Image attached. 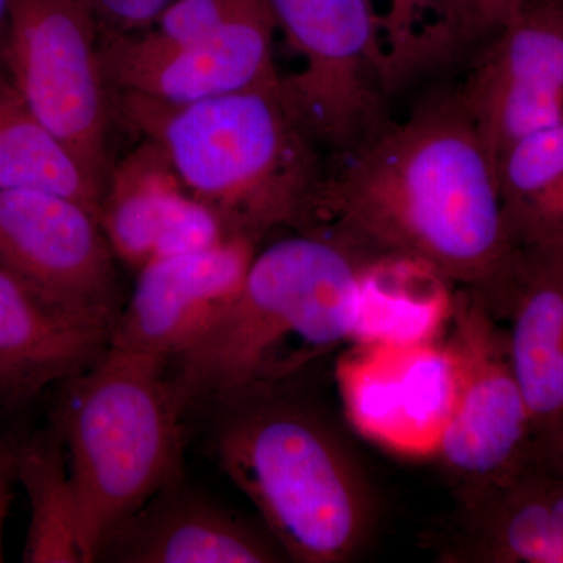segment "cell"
<instances>
[{"label":"cell","instance_id":"obj_17","mask_svg":"<svg viewBox=\"0 0 563 563\" xmlns=\"http://www.w3.org/2000/svg\"><path fill=\"white\" fill-rule=\"evenodd\" d=\"M111 332L58 309L0 268V390L10 398L76 379L110 346Z\"/></svg>","mask_w":563,"mask_h":563},{"label":"cell","instance_id":"obj_12","mask_svg":"<svg viewBox=\"0 0 563 563\" xmlns=\"http://www.w3.org/2000/svg\"><path fill=\"white\" fill-rule=\"evenodd\" d=\"M344 406L366 435L410 454L435 453L454 399L450 355L435 342L358 343L336 368Z\"/></svg>","mask_w":563,"mask_h":563},{"label":"cell","instance_id":"obj_15","mask_svg":"<svg viewBox=\"0 0 563 563\" xmlns=\"http://www.w3.org/2000/svg\"><path fill=\"white\" fill-rule=\"evenodd\" d=\"M437 544L450 563H563V468L536 461L503 483L455 493Z\"/></svg>","mask_w":563,"mask_h":563},{"label":"cell","instance_id":"obj_11","mask_svg":"<svg viewBox=\"0 0 563 563\" xmlns=\"http://www.w3.org/2000/svg\"><path fill=\"white\" fill-rule=\"evenodd\" d=\"M276 21L268 0H243L209 35L177 49L139 54L106 33L101 57L107 84L168 106L269 90L280 84L274 62Z\"/></svg>","mask_w":563,"mask_h":563},{"label":"cell","instance_id":"obj_21","mask_svg":"<svg viewBox=\"0 0 563 563\" xmlns=\"http://www.w3.org/2000/svg\"><path fill=\"white\" fill-rule=\"evenodd\" d=\"M184 191L154 141L111 173L101 224L117 257L139 269L150 263L163 221Z\"/></svg>","mask_w":563,"mask_h":563},{"label":"cell","instance_id":"obj_6","mask_svg":"<svg viewBox=\"0 0 563 563\" xmlns=\"http://www.w3.org/2000/svg\"><path fill=\"white\" fill-rule=\"evenodd\" d=\"M301 58L279 91L292 121L335 168L398 118L379 16L369 0H268Z\"/></svg>","mask_w":563,"mask_h":563},{"label":"cell","instance_id":"obj_9","mask_svg":"<svg viewBox=\"0 0 563 563\" xmlns=\"http://www.w3.org/2000/svg\"><path fill=\"white\" fill-rule=\"evenodd\" d=\"M99 218L54 192L0 190V268L47 302L113 331L117 265Z\"/></svg>","mask_w":563,"mask_h":563},{"label":"cell","instance_id":"obj_8","mask_svg":"<svg viewBox=\"0 0 563 563\" xmlns=\"http://www.w3.org/2000/svg\"><path fill=\"white\" fill-rule=\"evenodd\" d=\"M448 322L454 399L433 455L463 493L510 479L540 459L503 322L463 290L454 291Z\"/></svg>","mask_w":563,"mask_h":563},{"label":"cell","instance_id":"obj_14","mask_svg":"<svg viewBox=\"0 0 563 563\" xmlns=\"http://www.w3.org/2000/svg\"><path fill=\"white\" fill-rule=\"evenodd\" d=\"M488 312L506 328L539 459L553 463L563 431V236L517 246Z\"/></svg>","mask_w":563,"mask_h":563},{"label":"cell","instance_id":"obj_4","mask_svg":"<svg viewBox=\"0 0 563 563\" xmlns=\"http://www.w3.org/2000/svg\"><path fill=\"white\" fill-rule=\"evenodd\" d=\"M135 128L165 154L184 190L232 239L258 243L277 229L306 231L328 166L292 121L279 87L168 106L121 92Z\"/></svg>","mask_w":563,"mask_h":563},{"label":"cell","instance_id":"obj_22","mask_svg":"<svg viewBox=\"0 0 563 563\" xmlns=\"http://www.w3.org/2000/svg\"><path fill=\"white\" fill-rule=\"evenodd\" d=\"M63 448L57 428L25 444L14 459L13 468L31 503L25 562L85 563L76 492Z\"/></svg>","mask_w":563,"mask_h":563},{"label":"cell","instance_id":"obj_7","mask_svg":"<svg viewBox=\"0 0 563 563\" xmlns=\"http://www.w3.org/2000/svg\"><path fill=\"white\" fill-rule=\"evenodd\" d=\"M3 62L38 120L99 195L111 176L99 25L88 0H11Z\"/></svg>","mask_w":563,"mask_h":563},{"label":"cell","instance_id":"obj_26","mask_svg":"<svg viewBox=\"0 0 563 563\" xmlns=\"http://www.w3.org/2000/svg\"><path fill=\"white\" fill-rule=\"evenodd\" d=\"M3 466L0 465V562H2V531L5 525L7 514H9L11 493L9 490V481H7Z\"/></svg>","mask_w":563,"mask_h":563},{"label":"cell","instance_id":"obj_10","mask_svg":"<svg viewBox=\"0 0 563 563\" xmlns=\"http://www.w3.org/2000/svg\"><path fill=\"white\" fill-rule=\"evenodd\" d=\"M457 91L496 166L518 141L563 120V0H517Z\"/></svg>","mask_w":563,"mask_h":563},{"label":"cell","instance_id":"obj_16","mask_svg":"<svg viewBox=\"0 0 563 563\" xmlns=\"http://www.w3.org/2000/svg\"><path fill=\"white\" fill-rule=\"evenodd\" d=\"M125 563H277L284 551L251 525L179 481L125 518L103 540L98 561Z\"/></svg>","mask_w":563,"mask_h":563},{"label":"cell","instance_id":"obj_1","mask_svg":"<svg viewBox=\"0 0 563 563\" xmlns=\"http://www.w3.org/2000/svg\"><path fill=\"white\" fill-rule=\"evenodd\" d=\"M401 101L402 117L383 136L328 169L312 228L328 229L369 265L421 266L488 309L517 251L495 157L457 80L422 85Z\"/></svg>","mask_w":563,"mask_h":563},{"label":"cell","instance_id":"obj_19","mask_svg":"<svg viewBox=\"0 0 563 563\" xmlns=\"http://www.w3.org/2000/svg\"><path fill=\"white\" fill-rule=\"evenodd\" d=\"M454 288L407 262H376L363 280V310L355 343L432 342L448 321Z\"/></svg>","mask_w":563,"mask_h":563},{"label":"cell","instance_id":"obj_28","mask_svg":"<svg viewBox=\"0 0 563 563\" xmlns=\"http://www.w3.org/2000/svg\"><path fill=\"white\" fill-rule=\"evenodd\" d=\"M551 465L559 466V468H563V431L561 440H559L558 451H555L553 463H551Z\"/></svg>","mask_w":563,"mask_h":563},{"label":"cell","instance_id":"obj_3","mask_svg":"<svg viewBox=\"0 0 563 563\" xmlns=\"http://www.w3.org/2000/svg\"><path fill=\"white\" fill-rule=\"evenodd\" d=\"M218 407L214 455L287 561L358 558L376 532V492L335 422L288 384Z\"/></svg>","mask_w":563,"mask_h":563},{"label":"cell","instance_id":"obj_18","mask_svg":"<svg viewBox=\"0 0 563 563\" xmlns=\"http://www.w3.org/2000/svg\"><path fill=\"white\" fill-rule=\"evenodd\" d=\"M0 190L66 196L87 207L101 221L102 196L3 74H0Z\"/></svg>","mask_w":563,"mask_h":563},{"label":"cell","instance_id":"obj_5","mask_svg":"<svg viewBox=\"0 0 563 563\" xmlns=\"http://www.w3.org/2000/svg\"><path fill=\"white\" fill-rule=\"evenodd\" d=\"M166 358L110 346L73 379L60 424L81 554L98 561L125 518L179 481L180 406Z\"/></svg>","mask_w":563,"mask_h":563},{"label":"cell","instance_id":"obj_25","mask_svg":"<svg viewBox=\"0 0 563 563\" xmlns=\"http://www.w3.org/2000/svg\"><path fill=\"white\" fill-rule=\"evenodd\" d=\"M99 29L120 33L150 29L174 0H88Z\"/></svg>","mask_w":563,"mask_h":563},{"label":"cell","instance_id":"obj_13","mask_svg":"<svg viewBox=\"0 0 563 563\" xmlns=\"http://www.w3.org/2000/svg\"><path fill=\"white\" fill-rule=\"evenodd\" d=\"M255 246L252 240L231 239L210 250L146 263L111 332V346L166 361L179 357L232 301Z\"/></svg>","mask_w":563,"mask_h":563},{"label":"cell","instance_id":"obj_23","mask_svg":"<svg viewBox=\"0 0 563 563\" xmlns=\"http://www.w3.org/2000/svg\"><path fill=\"white\" fill-rule=\"evenodd\" d=\"M231 239L220 218L184 191L177 196L163 221L152 261L210 250Z\"/></svg>","mask_w":563,"mask_h":563},{"label":"cell","instance_id":"obj_24","mask_svg":"<svg viewBox=\"0 0 563 563\" xmlns=\"http://www.w3.org/2000/svg\"><path fill=\"white\" fill-rule=\"evenodd\" d=\"M374 7V0H369ZM387 10L380 14L379 25L383 32L385 51L390 66L393 91L396 80L412 55L418 35L429 21L439 0H384Z\"/></svg>","mask_w":563,"mask_h":563},{"label":"cell","instance_id":"obj_20","mask_svg":"<svg viewBox=\"0 0 563 563\" xmlns=\"http://www.w3.org/2000/svg\"><path fill=\"white\" fill-rule=\"evenodd\" d=\"M504 221L515 246L563 236V120L499 158Z\"/></svg>","mask_w":563,"mask_h":563},{"label":"cell","instance_id":"obj_2","mask_svg":"<svg viewBox=\"0 0 563 563\" xmlns=\"http://www.w3.org/2000/svg\"><path fill=\"white\" fill-rule=\"evenodd\" d=\"M368 266L318 225L255 252L224 312L176 357L172 383L184 410L288 384L314 358L354 342Z\"/></svg>","mask_w":563,"mask_h":563},{"label":"cell","instance_id":"obj_27","mask_svg":"<svg viewBox=\"0 0 563 563\" xmlns=\"http://www.w3.org/2000/svg\"><path fill=\"white\" fill-rule=\"evenodd\" d=\"M10 2L11 0H0V55H3L7 31H9Z\"/></svg>","mask_w":563,"mask_h":563}]
</instances>
